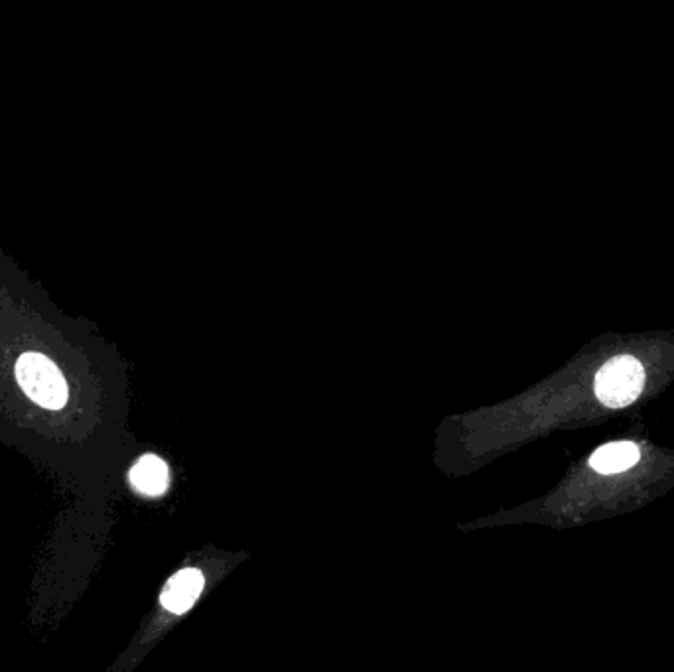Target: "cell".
I'll list each match as a JSON object with an SVG mask.
<instances>
[{"instance_id":"1","label":"cell","mask_w":674,"mask_h":672,"mask_svg":"<svg viewBox=\"0 0 674 672\" xmlns=\"http://www.w3.org/2000/svg\"><path fill=\"white\" fill-rule=\"evenodd\" d=\"M17 377H19L22 391L30 399L46 407V409H64L70 391L64 375L57 369V365L42 354H24L17 364Z\"/></svg>"},{"instance_id":"2","label":"cell","mask_w":674,"mask_h":672,"mask_svg":"<svg viewBox=\"0 0 674 672\" xmlns=\"http://www.w3.org/2000/svg\"><path fill=\"white\" fill-rule=\"evenodd\" d=\"M645 387V369L635 357L621 355L603 365L596 377V395L610 409H623Z\"/></svg>"},{"instance_id":"3","label":"cell","mask_w":674,"mask_h":672,"mask_svg":"<svg viewBox=\"0 0 674 672\" xmlns=\"http://www.w3.org/2000/svg\"><path fill=\"white\" fill-rule=\"evenodd\" d=\"M203 590V574L196 568H186L172 576L162 591V606L172 613H186L200 598Z\"/></svg>"},{"instance_id":"4","label":"cell","mask_w":674,"mask_h":672,"mask_svg":"<svg viewBox=\"0 0 674 672\" xmlns=\"http://www.w3.org/2000/svg\"><path fill=\"white\" fill-rule=\"evenodd\" d=\"M639 462V448L633 442H611L602 445L593 452L590 465L598 473L611 475V473L625 472Z\"/></svg>"},{"instance_id":"5","label":"cell","mask_w":674,"mask_h":672,"mask_svg":"<svg viewBox=\"0 0 674 672\" xmlns=\"http://www.w3.org/2000/svg\"><path fill=\"white\" fill-rule=\"evenodd\" d=\"M130 483L145 495H162L168 487V468L158 455H143L130 470Z\"/></svg>"}]
</instances>
